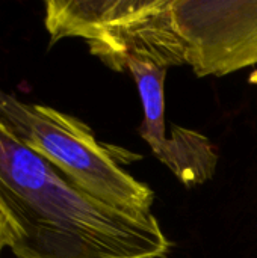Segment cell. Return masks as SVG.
I'll return each instance as SVG.
<instances>
[{"instance_id":"cell-1","label":"cell","mask_w":257,"mask_h":258,"mask_svg":"<svg viewBox=\"0 0 257 258\" xmlns=\"http://www.w3.org/2000/svg\"><path fill=\"white\" fill-rule=\"evenodd\" d=\"M0 216L15 258H165L155 215L112 207L73 184L0 118Z\"/></svg>"},{"instance_id":"cell-2","label":"cell","mask_w":257,"mask_h":258,"mask_svg":"<svg viewBox=\"0 0 257 258\" xmlns=\"http://www.w3.org/2000/svg\"><path fill=\"white\" fill-rule=\"evenodd\" d=\"M0 118L30 150L88 195L117 209L151 212L155 192L124 169L141 154L103 144L80 119L50 106L26 103L3 89Z\"/></svg>"},{"instance_id":"cell-3","label":"cell","mask_w":257,"mask_h":258,"mask_svg":"<svg viewBox=\"0 0 257 258\" xmlns=\"http://www.w3.org/2000/svg\"><path fill=\"white\" fill-rule=\"evenodd\" d=\"M44 23L52 42L82 38L118 73L127 71L129 60L167 70L186 65L173 0H48Z\"/></svg>"},{"instance_id":"cell-4","label":"cell","mask_w":257,"mask_h":258,"mask_svg":"<svg viewBox=\"0 0 257 258\" xmlns=\"http://www.w3.org/2000/svg\"><path fill=\"white\" fill-rule=\"evenodd\" d=\"M173 15L195 76H226L257 63V2L173 0Z\"/></svg>"},{"instance_id":"cell-5","label":"cell","mask_w":257,"mask_h":258,"mask_svg":"<svg viewBox=\"0 0 257 258\" xmlns=\"http://www.w3.org/2000/svg\"><path fill=\"white\" fill-rule=\"evenodd\" d=\"M9 240H11V237H9L6 224H5V221L2 219V216H0V252L3 251V248L9 246Z\"/></svg>"},{"instance_id":"cell-6","label":"cell","mask_w":257,"mask_h":258,"mask_svg":"<svg viewBox=\"0 0 257 258\" xmlns=\"http://www.w3.org/2000/svg\"><path fill=\"white\" fill-rule=\"evenodd\" d=\"M248 82H250V83H253V85H256V86H257V70H256V71H253V73L250 74V77H248Z\"/></svg>"}]
</instances>
